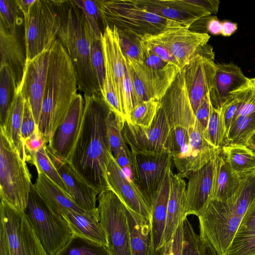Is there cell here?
<instances>
[{"mask_svg":"<svg viewBox=\"0 0 255 255\" xmlns=\"http://www.w3.org/2000/svg\"><path fill=\"white\" fill-rule=\"evenodd\" d=\"M84 100L80 131L67 161L100 193L109 189L105 176L112 154L107 129L111 109L102 95H84Z\"/></svg>","mask_w":255,"mask_h":255,"instance_id":"6da1fadb","label":"cell"},{"mask_svg":"<svg viewBox=\"0 0 255 255\" xmlns=\"http://www.w3.org/2000/svg\"><path fill=\"white\" fill-rule=\"evenodd\" d=\"M50 51L47 83L38 127L47 143L65 118L79 89L73 63L57 38Z\"/></svg>","mask_w":255,"mask_h":255,"instance_id":"7a4b0ae2","label":"cell"},{"mask_svg":"<svg viewBox=\"0 0 255 255\" xmlns=\"http://www.w3.org/2000/svg\"><path fill=\"white\" fill-rule=\"evenodd\" d=\"M59 22L57 39L73 63L78 89L84 95H102L91 58L89 27L74 0H53Z\"/></svg>","mask_w":255,"mask_h":255,"instance_id":"3957f363","label":"cell"},{"mask_svg":"<svg viewBox=\"0 0 255 255\" xmlns=\"http://www.w3.org/2000/svg\"><path fill=\"white\" fill-rule=\"evenodd\" d=\"M104 29L107 25L144 36L159 33L180 23L150 12L133 0H96ZM186 28V27H185Z\"/></svg>","mask_w":255,"mask_h":255,"instance_id":"277c9868","label":"cell"},{"mask_svg":"<svg viewBox=\"0 0 255 255\" xmlns=\"http://www.w3.org/2000/svg\"><path fill=\"white\" fill-rule=\"evenodd\" d=\"M31 175L26 161L0 132V197L15 210L24 213L30 191Z\"/></svg>","mask_w":255,"mask_h":255,"instance_id":"5b68a950","label":"cell"},{"mask_svg":"<svg viewBox=\"0 0 255 255\" xmlns=\"http://www.w3.org/2000/svg\"><path fill=\"white\" fill-rule=\"evenodd\" d=\"M24 213L49 255H57L74 235L67 222L48 206L33 184Z\"/></svg>","mask_w":255,"mask_h":255,"instance_id":"8992f818","label":"cell"},{"mask_svg":"<svg viewBox=\"0 0 255 255\" xmlns=\"http://www.w3.org/2000/svg\"><path fill=\"white\" fill-rule=\"evenodd\" d=\"M198 218L200 241L218 255H224L242 219L231 201L210 200Z\"/></svg>","mask_w":255,"mask_h":255,"instance_id":"52a82bcc","label":"cell"},{"mask_svg":"<svg viewBox=\"0 0 255 255\" xmlns=\"http://www.w3.org/2000/svg\"><path fill=\"white\" fill-rule=\"evenodd\" d=\"M26 61L51 45L57 38L59 22L53 0H35L24 17Z\"/></svg>","mask_w":255,"mask_h":255,"instance_id":"ba28073f","label":"cell"},{"mask_svg":"<svg viewBox=\"0 0 255 255\" xmlns=\"http://www.w3.org/2000/svg\"><path fill=\"white\" fill-rule=\"evenodd\" d=\"M97 206L110 255H132L130 234L123 203L111 190L100 192Z\"/></svg>","mask_w":255,"mask_h":255,"instance_id":"9c48e42d","label":"cell"},{"mask_svg":"<svg viewBox=\"0 0 255 255\" xmlns=\"http://www.w3.org/2000/svg\"><path fill=\"white\" fill-rule=\"evenodd\" d=\"M171 127L166 116L159 107L148 128L125 121L122 133L130 151L135 154L155 155L169 152Z\"/></svg>","mask_w":255,"mask_h":255,"instance_id":"30bf717a","label":"cell"},{"mask_svg":"<svg viewBox=\"0 0 255 255\" xmlns=\"http://www.w3.org/2000/svg\"><path fill=\"white\" fill-rule=\"evenodd\" d=\"M128 156L131 163L133 182L152 209L171 170L172 156L169 152L149 155L135 154L130 151Z\"/></svg>","mask_w":255,"mask_h":255,"instance_id":"8fae6325","label":"cell"},{"mask_svg":"<svg viewBox=\"0 0 255 255\" xmlns=\"http://www.w3.org/2000/svg\"><path fill=\"white\" fill-rule=\"evenodd\" d=\"M0 217L7 238L9 255H49L24 213L15 210L0 200Z\"/></svg>","mask_w":255,"mask_h":255,"instance_id":"7c38bea8","label":"cell"},{"mask_svg":"<svg viewBox=\"0 0 255 255\" xmlns=\"http://www.w3.org/2000/svg\"><path fill=\"white\" fill-rule=\"evenodd\" d=\"M214 60L213 48L207 44L181 70L195 114L213 87L217 65Z\"/></svg>","mask_w":255,"mask_h":255,"instance_id":"4fadbf2b","label":"cell"},{"mask_svg":"<svg viewBox=\"0 0 255 255\" xmlns=\"http://www.w3.org/2000/svg\"><path fill=\"white\" fill-rule=\"evenodd\" d=\"M50 54V49H46L33 59L26 61L23 80L18 92L29 104L38 127L47 83Z\"/></svg>","mask_w":255,"mask_h":255,"instance_id":"5bb4252c","label":"cell"},{"mask_svg":"<svg viewBox=\"0 0 255 255\" xmlns=\"http://www.w3.org/2000/svg\"><path fill=\"white\" fill-rule=\"evenodd\" d=\"M108 188L112 190L126 207L142 216L151 219V208L136 184L128 179L111 155L105 176Z\"/></svg>","mask_w":255,"mask_h":255,"instance_id":"9a60e30c","label":"cell"},{"mask_svg":"<svg viewBox=\"0 0 255 255\" xmlns=\"http://www.w3.org/2000/svg\"><path fill=\"white\" fill-rule=\"evenodd\" d=\"M159 102L171 128L180 127L189 129L194 126L196 116L189 101L181 71Z\"/></svg>","mask_w":255,"mask_h":255,"instance_id":"2e32d148","label":"cell"},{"mask_svg":"<svg viewBox=\"0 0 255 255\" xmlns=\"http://www.w3.org/2000/svg\"><path fill=\"white\" fill-rule=\"evenodd\" d=\"M181 70L208 44L210 36L185 27L171 28L159 33Z\"/></svg>","mask_w":255,"mask_h":255,"instance_id":"e0dca14e","label":"cell"},{"mask_svg":"<svg viewBox=\"0 0 255 255\" xmlns=\"http://www.w3.org/2000/svg\"><path fill=\"white\" fill-rule=\"evenodd\" d=\"M47 154L68 188L71 198L82 209L99 214L96 206L100 192L86 182L67 162L62 160L46 146Z\"/></svg>","mask_w":255,"mask_h":255,"instance_id":"ac0fdd59","label":"cell"},{"mask_svg":"<svg viewBox=\"0 0 255 255\" xmlns=\"http://www.w3.org/2000/svg\"><path fill=\"white\" fill-rule=\"evenodd\" d=\"M139 7L189 28L200 19L212 15L193 0H133Z\"/></svg>","mask_w":255,"mask_h":255,"instance_id":"d6986e66","label":"cell"},{"mask_svg":"<svg viewBox=\"0 0 255 255\" xmlns=\"http://www.w3.org/2000/svg\"><path fill=\"white\" fill-rule=\"evenodd\" d=\"M84 100L77 93L64 121L47 146L58 157L67 161L77 138L81 125Z\"/></svg>","mask_w":255,"mask_h":255,"instance_id":"ffe728a7","label":"cell"},{"mask_svg":"<svg viewBox=\"0 0 255 255\" xmlns=\"http://www.w3.org/2000/svg\"><path fill=\"white\" fill-rule=\"evenodd\" d=\"M216 157L187 177L184 218L190 215L198 217L209 201Z\"/></svg>","mask_w":255,"mask_h":255,"instance_id":"44dd1931","label":"cell"},{"mask_svg":"<svg viewBox=\"0 0 255 255\" xmlns=\"http://www.w3.org/2000/svg\"><path fill=\"white\" fill-rule=\"evenodd\" d=\"M101 41L105 64L110 70L123 112L126 58L120 46L117 28L114 26H106L101 35Z\"/></svg>","mask_w":255,"mask_h":255,"instance_id":"7402d4cb","label":"cell"},{"mask_svg":"<svg viewBox=\"0 0 255 255\" xmlns=\"http://www.w3.org/2000/svg\"><path fill=\"white\" fill-rule=\"evenodd\" d=\"M250 81L233 63L217 64L213 87L209 94L212 107L220 110L233 93L246 87Z\"/></svg>","mask_w":255,"mask_h":255,"instance_id":"603a6c76","label":"cell"},{"mask_svg":"<svg viewBox=\"0 0 255 255\" xmlns=\"http://www.w3.org/2000/svg\"><path fill=\"white\" fill-rule=\"evenodd\" d=\"M0 65L6 64L11 69L17 93L24 74L26 57L24 54L17 30L10 31L0 22Z\"/></svg>","mask_w":255,"mask_h":255,"instance_id":"cb8c5ba5","label":"cell"},{"mask_svg":"<svg viewBox=\"0 0 255 255\" xmlns=\"http://www.w3.org/2000/svg\"><path fill=\"white\" fill-rule=\"evenodd\" d=\"M127 60L143 83L150 99L160 101L181 71L179 67L172 64L164 68L154 69L143 63Z\"/></svg>","mask_w":255,"mask_h":255,"instance_id":"d4e9b609","label":"cell"},{"mask_svg":"<svg viewBox=\"0 0 255 255\" xmlns=\"http://www.w3.org/2000/svg\"><path fill=\"white\" fill-rule=\"evenodd\" d=\"M37 173L34 187L46 203L57 214L61 216L64 210L69 209L81 213L99 216V214L91 213L79 206L45 173L41 171H37Z\"/></svg>","mask_w":255,"mask_h":255,"instance_id":"484cf974","label":"cell"},{"mask_svg":"<svg viewBox=\"0 0 255 255\" xmlns=\"http://www.w3.org/2000/svg\"><path fill=\"white\" fill-rule=\"evenodd\" d=\"M126 208L130 234L132 255H157L154 247L151 219L142 216L127 207Z\"/></svg>","mask_w":255,"mask_h":255,"instance_id":"4316f807","label":"cell"},{"mask_svg":"<svg viewBox=\"0 0 255 255\" xmlns=\"http://www.w3.org/2000/svg\"><path fill=\"white\" fill-rule=\"evenodd\" d=\"M170 193L163 245L171 239L180 222L184 218V198L186 184L183 178L170 172Z\"/></svg>","mask_w":255,"mask_h":255,"instance_id":"83f0119b","label":"cell"},{"mask_svg":"<svg viewBox=\"0 0 255 255\" xmlns=\"http://www.w3.org/2000/svg\"><path fill=\"white\" fill-rule=\"evenodd\" d=\"M241 178L232 171L221 150L215 160L210 200L226 201L232 198L238 190Z\"/></svg>","mask_w":255,"mask_h":255,"instance_id":"f1b7e54d","label":"cell"},{"mask_svg":"<svg viewBox=\"0 0 255 255\" xmlns=\"http://www.w3.org/2000/svg\"><path fill=\"white\" fill-rule=\"evenodd\" d=\"M61 216L67 222L74 235L108 247L106 233L99 216L66 209Z\"/></svg>","mask_w":255,"mask_h":255,"instance_id":"f546056e","label":"cell"},{"mask_svg":"<svg viewBox=\"0 0 255 255\" xmlns=\"http://www.w3.org/2000/svg\"><path fill=\"white\" fill-rule=\"evenodd\" d=\"M189 131L191 153L188 162V175L214 159L221 150L215 148L207 140L204 131L197 121Z\"/></svg>","mask_w":255,"mask_h":255,"instance_id":"4dcf8cb0","label":"cell"},{"mask_svg":"<svg viewBox=\"0 0 255 255\" xmlns=\"http://www.w3.org/2000/svg\"><path fill=\"white\" fill-rule=\"evenodd\" d=\"M168 150L178 171L177 175L182 178H187L191 153L189 129L180 127L171 128Z\"/></svg>","mask_w":255,"mask_h":255,"instance_id":"1f68e13d","label":"cell"},{"mask_svg":"<svg viewBox=\"0 0 255 255\" xmlns=\"http://www.w3.org/2000/svg\"><path fill=\"white\" fill-rule=\"evenodd\" d=\"M25 101L20 92L16 93L11 104L6 122L0 128L19 153L21 158L26 161L27 154L20 136Z\"/></svg>","mask_w":255,"mask_h":255,"instance_id":"d6a6232c","label":"cell"},{"mask_svg":"<svg viewBox=\"0 0 255 255\" xmlns=\"http://www.w3.org/2000/svg\"><path fill=\"white\" fill-rule=\"evenodd\" d=\"M170 172L152 206L151 222L154 247L156 252L163 246L170 193Z\"/></svg>","mask_w":255,"mask_h":255,"instance_id":"836d02e7","label":"cell"},{"mask_svg":"<svg viewBox=\"0 0 255 255\" xmlns=\"http://www.w3.org/2000/svg\"><path fill=\"white\" fill-rule=\"evenodd\" d=\"M221 151L232 171L241 177L255 170V154L245 146L225 145Z\"/></svg>","mask_w":255,"mask_h":255,"instance_id":"e575fe53","label":"cell"},{"mask_svg":"<svg viewBox=\"0 0 255 255\" xmlns=\"http://www.w3.org/2000/svg\"><path fill=\"white\" fill-rule=\"evenodd\" d=\"M16 94V87L11 70L8 65L0 68V128H3Z\"/></svg>","mask_w":255,"mask_h":255,"instance_id":"d590c367","label":"cell"},{"mask_svg":"<svg viewBox=\"0 0 255 255\" xmlns=\"http://www.w3.org/2000/svg\"><path fill=\"white\" fill-rule=\"evenodd\" d=\"M229 199L237 213L243 218L255 200V170L241 177L237 192Z\"/></svg>","mask_w":255,"mask_h":255,"instance_id":"8d00e7d4","label":"cell"},{"mask_svg":"<svg viewBox=\"0 0 255 255\" xmlns=\"http://www.w3.org/2000/svg\"><path fill=\"white\" fill-rule=\"evenodd\" d=\"M57 255H110L107 247L73 235Z\"/></svg>","mask_w":255,"mask_h":255,"instance_id":"74e56055","label":"cell"},{"mask_svg":"<svg viewBox=\"0 0 255 255\" xmlns=\"http://www.w3.org/2000/svg\"><path fill=\"white\" fill-rule=\"evenodd\" d=\"M46 144L38 151L27 154L26 161L34 165L37 171H41L45 173L71 198L68 188L47 154Z\"/></svg>","mask_w":255,"mask_h":255,"instance_id":"f35d334b","label":"cell"},{"mask_svg":"<svg viewBox=\"0 0 255 255\" xmlns=\"http://www.w3.org/2000/svg\"><path fill=\"white\" fill-rule=\"evenodd\" d=\"M204 135L207 140L217 149H221L226 144L227 134L221 109H216L212 105L207 127Z\"/></svg>","mask_w":255,"mask_h":255,"instance_id":"ab89813d","label":"cell"},{"mask_svg":"<svg viewBox=\"0 0 255 255\" xmlns=\"http://www.w3.org/2000/svg\"><path fill=\"white\" fill-rule=\"evenodd\" d=\"M125 121L111 110L107 119V129L111 151L115 158L123 151H127L128 155L130 151L122 133Z\"/></svg>","mask_w":255,"mask_h":255,"instance_id":"60d3db41","label":"cell"},{"mask_svg":"<svg viewBox=\"0 0 255 255\" xmlns=\"http://www.w3.org/2000/svg\"><path fill=\"white\" fill-rule=\"evenodd\" d=\"M117 29L120 46L124 56L129 61L143 64L144 54L140 44V35L128 30Z\"/></svg>","mask_w":255,"mask_h":255,"instance_id":"b9f144b4","label":"cell"},{"mask_svg":"<svg viewBox=\"0 0 255 255\" xmlns=\"http://www.w3.org/2000/svg\"><path fill=\"white\" fill-rule=\"evenodd\" d=\"M160 107L159 101L150 99L136 105L130 113L128 121L135 126L148 128Z\"/></svg>","mask_w":255,"mask_h":255,"instance_id":"7bdbcfd3","label":"cell"},{"mask_svg":"<svg viewBox=\"0 0 255 255\" xmlns=\"http://www.w3.org/2000/svg\"><path fill=\"white\" fill-rule=\"evenodd\" d=\"M23 14L16 0H0V22L10 31H16L24 22Z\"/></svg>","mask_w":255,"mask_h":255,"instance_id":"ee69618b","label":"cell"},{"mask_svg":"<svg viewBox=\"0 0 255 255\" xmlns=\"http://www.w3.org/2000/svg\"><path fill=\"white\" fill-rule=\"evenodd\" d=\"M224 255H255V232H237Z\"/></svg>","mask_w":255,"mask_h":255,"instance_id":"f6af8a7d","label":"cell"},{"mask_svg":"<svg viewBox=\"0 0 255 255\" xmlns=\"http://www.w3.org/2000/svg\"><path fill=\"white\" fill-rule=\"evenodd\" d=\"M89 33L91 61L101 90L105 76V60L101 37H98L90 29Z\"/></svg>","mask_w":255,"mask_h":255,"instance_id":"bcb514c9","label":"cell"},{"mask_svg":"<svg viewBox=\"0 0 255 255\" xmlns=\"http://www.w3.org/2000/svg\"><path fill=\"white\" fill-rule=\"evenodd\" d=\"M74 1L82 10L90 30L97 36L101 37L103 32L101 27L102 22L96 0Z\"/></svg>","mask_w":255,"mask_h":255,"instance_id":"7dc6e473","label":"cell"},{"mask_svg":"<svg viewBox=\"0 0 255 255\" xmlns=\"http://www.w3.org/2000/svg\"><path fill=\"white\" fill-rule=\"evenodd\" d=\"M105 76L101 90L102 96L111 110L122 120L126 121L110 70L105 64Z\"/></svg>","mask_w":255,"mask_h":255,"instance_id":"c3c4849f","label":"cell"},{"mask_svg":"<svg viewBox=\"0 0 255 255\" xmlns=\"http://www.w3.org/2000/svg\"><path fill=\"white\" fill-rule=\"evenodd\" d=\"M140 37L142 43L162 60L179 67L175 59L160 37L159 33L153 35H140Z\"/></svg>","mask_w":255,"mask_h":255,"instance_id":"681fc988","label":"cell"},{"mask_svg":"<svg viewBox=\"0 0 255 255\" xmlns=\"http://www.w3.org/2000/svg\"><path fill=\"white\" fill-rule=\"evenodd\" d=\"M183 255H201L199 236L187 217L183 220Z\"/></svg>","mask_w":255,"mask_h":255,"instance_id":"f907efd6","label":"cell"},{"mask_svg":"<svg viewBox=\"0 0 255 255\" xmlns=\"http://www.w3.org/2000/svg\"><path fill=\"white\" fill-rule=\"evenodd\" d=\"M126 63L131 79L135 107L138 104L150 99L143 83L126 58Z\"/></svg>","mask_w":255,"mask_h":255,"instance_id":"816d5d0a","label":"cell"},{"mask_svg":"<svg viewBox=\"0 0 255 255\" xmlns=\"http://www.w3.org/2000/svg\"><path fill=\"white\" fill-rule=\"evenodd\" d=\"M39 131L29 104L25 101L22 125L20 128V136L22 142L24 141Z\"/></svg>","mask_w":255,"mask_h":255,"instance_id":"f5cc1de1","label":"cell"},{"mask_svg":"<svg viewBox=\"0 0 255 255\" xmlns=\"http://www.w3.org/2000/svg\"><path fill=\"white\" fill-rule=\"evenodd\" d=\"M210 92L205 97L198 108L196 113L197 122L205 132L207 127L211 110V102L209 96Z\"/></svg>","mask_w":255,"mask_h":255,"instance_id":"db71d44e","label":"cell"},{"mask_svg":"<svg viewBox=\"0 0 255 255\" xmlns=\"http://www.w3.org/2000/svg\"><path fill=\"white\" fill-rule=\"evenodd\" d=\"M237 232H255V200L246 211Z\"/></svg>","mask_w":255,"mask_h":255,"instance_id":"11a10c76","label":"cell"},{"mask_svg":"<svg viewBox=\"0 0 255 255\" xmlns=\"http://www.w3.org/2000/svg\"><path fill=\"white\" fill-rule=\"evenodd\" d=\"M47 143L39 131L35 132L24 142L26 154H30L38 151Z\"/></svg>","mask_w":255,"mask_h":255,"instance_id":"9f6ffc18","label":"cell"},{"mask_svg":"<svg viewBox=\"0 0 255 255\" xmlns=\"http://www.w3.org/2000/svg\"><path fill=\"white\" fill-rule=\"evenodd\" d=\"M183 220L179 224L171 238V255H183Z\"/></svg>","mask_w":255,"mask_h":255,"instance_id":"6f0895ef","label":"cell"},{"mask_svg":"<svg viewBox=\"0 0 255 255\" xmlns=\"http://www.w3.org/2000/svg\"><path fill=\"white\" fill-rule=\"evenodd\" d=\"M207 33L213 35H221L222 22L216 16L211 15L206 24Z\"/></svg>","mask_w":255,"mask_h":255,"instance_id":"680465c9","label":"cell"},{"mask_svg":"<svg viewBox=\"0 0 255 255\" xmlns=\"http://www.w3.org/2000/svg\"><path fill=\"white\" fill-rule=\"evenodd\" d=\"M193 1L211 14H216L218 11L220 4V1L218 0H193Z\"/></svg>","mask_w":255,"mask_h":255,"instance_id":"91938a15","label":"cell"},{"mask_svg":"<svg viewBox=\"0 0 255 255\" xmlns=\"http://www.w3.org/2000/svg\"><path fill=\"white\" fill-rule=\"evenodd\" d=\"M238 29V24L229 20H224L222 22L221 35L225 37H229L234 34Z\"/></svg>","mask_w":255,"mask_h":255,"instance_id":"94428289","label":"cell"},{"mask_svg":"<svg viewBox=\"0 0 255 255\" xmlns=\"http://www.w3.org/2000/svg\"><path fill=\"white\" fill-rule=\"evenodd\" d=\"M0 255H9L5 232L2 225L0 226Z\"/></svg>","mask_w":255,"mask_h":255,"instance_id":"6125c7cd","label":"cell"},{"mask_svg":"<svg viewBox=\"0 0 255 255\" xmlns=\"http://www.w3.org/2000/svg\"><path fill=\"white\" fill-rule=\"evenodd\" d=\"M16 1L24 17L28 14L29 9L35 0H16Z\"/></svg>","mask_w":255,"mask_h":255,"instance_id":"be15d7a7","label":"cell"},{"mask_svg":"<svg viewBox=\"0 0 255 255\" xmlns=\"http://www.w3.org/2000/svg\"><path fill=\"white\" fill-rule=\"evenodd\" d=\"M157 255H171V239L156 251Z\"/></svg>","mask_w":255,"mask_h":255,"instance_id":"e7e4bbea","label":"cell"},{"mask_svg":"<svg viewBox=\"0 0 255 255\" xmlns=\"http://www.w3.org/2000/svg\"><path fill=\"white\" fill-rule=\"evenodd\" d=\"M245 146L255 154V131L249 137Z\"/></svg>","mask_w":255,"mask_h":255,"instance_id":"03108f58","label":"cell"},{"mask_svg":"<svg viewBox=\"0 0 255 255\" xmlns=\"http://www.w3.org/2000/svg\"><path fill=\"white\" fill-rule=\"evenodd\" d=\"M200 249L201 255H218L211 247L201 241Z\"/></svg>","mask_w":255,"mask_h":255,"instance_id":"003e7915","label":"cell"}]
</instances>
